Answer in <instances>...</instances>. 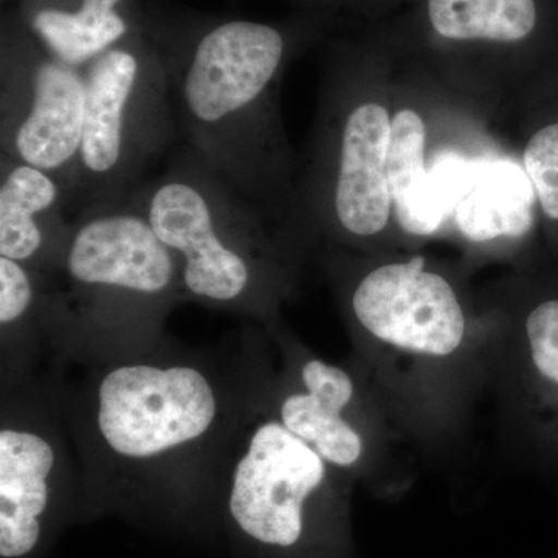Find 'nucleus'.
Instances as JSON below:
<instances>
[{"label":"nucleus","mask_w":558,"mask_h":558,"mask_svg":"<svg viewBox=\"0 0 558 558\" xmlns=\"http://www.w3.org/2000/svg\"><path fill=\"white\" fill-rule=\"evenodd\" d=\"M170 83L175 119L193 149L242 196L288 226L292 156L279 87L299 38L252 20L145 17Z\"/></svg>","instance_id":"1"},{"label":"nucleus","mask_w":558,"mask_h":558,"mask_svg":"<svg viewBox=\"0 0 558 558\" xmlns=\"http://www.w3.org/2000/svg\"><path fill=\"white\" fill-rule=\"evenodd\" d=\"M179 267L182 295L216 310L266 317L292 281L288 230L216 174L193 149L126 197ZM278 222V220H277ZM281 223V222H279Z\"/></svg>","instance_id":"2"},{"label":"nucleus","mask_w":558,"mask_h":558,"mask_svg":"<svg viewBox=\"0 0 558 558\" xmlns=\"http://www.w3.org/2000/svg\"><path fill=\"white\" fill-rule=\"evenodd\" d=\"M368 61L354 47L333 58L310 168L290 201L288 227L299 241L325 236L368 247L395 226L388 179L392 100L374 86Z\"/></svg>","instance_id":"3"},{"label":"nucleus","mask_w":558,"mask_h":558,"mask_svg":"<svg viewBox=\"0 0 558 558\" xmlns=\"http://www.w3.org/2000/svg\"><path fill=\"white\" fill-rule=\"evenodd\" d=\"M53 293V325L110 336H148L182 299L179 267L128 199L83 209Z\"/></svg>","instance_id":"4"},{"label":"nucleus","mask_w":558,"mask_h":558,"mask_svg":"<svg viewBox=\"0 0 558 558\" xmlns=\"http://www.w3.org/2000/svg\"><path fill=\"white\" fill-rule=\"evenodd\" d=\"M86 116L75 201L83 209L126 199L174 135V106L146 31L86 69Z\"/></svg>","instance_id":"5"},{"label":"nucleus","mask_w":558,"mask_h":558,"mask_svg":"<svg viewBox=\"0 0 558 558\" xmlns=\"http://www.w3.org/2000/svg\"><path fill=\"white\" fill-rule=\"evenodd\" d=\"M223 411L218 377L190 360H123L102 371L92 392L98 447L130 472L168 468L205 447Z\"/></svg>","instance_id":"6"},{"label":"nucleus","mask_w":558,"mask_h":558,"mask_svg":"<svg viewBox=\"0 0 558 558\" xmlns=\"http://www.w3.org/2000/svg\"><path fill=\"white\" fill-rule=\"evenodd\" d=\"M86 116V73L54 58L20 16L2 25L0 159L53 175L75 201Z\"/></svg>","instance_id":"7"},{"label":"nucleus","mask_w":558,"mask_h":558,"mask_svg":"<svg viewBox=\"0 0 558 558\" xmlns=\"http://www.w3.org/2000/svg\"><path fill=\"white\" fill-rule=\"evenodd\" d=\"M347 310L360 336L396 357L442 363L468 348L464 300L422 256L363 270L349 286Z\"/></svg>","instance_id":"8"},{"label":"nucleus","mask_w":558,"mask_h":558,"mask_svg":"<svg viewBox=\"0 0 558 558\" xmlns=\"http://www.w3.org/2000/svg\"><path fill=\"white\" fill-rule=\"evenodd\" d=\"M328 478V462L317 451L277 416L264 418L248 429L231 464V517L256 542L292 548L303 535L307 501Z\"/></svg>","instance_id":"9"},{"label":"nucleus","mask_w":558,"mask_h":558,"mask_svg":"<svg viewBox=\"0 0 558 558\" xmlns=\"http://www.w3.org/2000/svg\"><path fill=\"white\" fill-rule=\"evenodd\" d=\"M411 44L438 64L501 68L537 38L539 0H414Z\"/></svg>","instance_id":"10"},{"label":"nucleus","mask_w":558,"mask_h":558,"mask_svg":"<svg viewBox=\"0 0 558 558\" xmlns=\"http://www.w3.org/2000/svg\"><path fill=\"white\" fill-rule=\"evenodd\" d=\"M68 191L46 171L0 159V256L60 271L73 222L64 218Z\"/></svg>","instance_id":"11"},{"label":"nucleus","mask_w":558,"mask_h":558,"mask_svg":"<svg viewBox=\"0 0 558 558\" xmlns=\"http://www.w3.org/2000/svg\"><path fill=\"white\" fill-rule=\"evenodd\" d=\"M60 468L57 439L32 422L0 429V556L21 558L36 548L40 519Z\"/></svg>","instance_id":"12"},{"label":"nucleus","mask_w":558,"mask_h":558,"mask_svg":"<svg viewBox=\"0 0 558 558\" xmlns=\"http://www.w3.org/2000/svg\"><path fill=\"white\" fill-rule=\"evenodd\" d=\"M299 384L279 400L278 421L317 451L329 468L357 469L365 458L366 444L348 417L357 398V385L351 374L312 357L301 363Z\"/></svg>","instance_id":"13"},{"label":"nucleus","mask_w":558,"mask_h":558,"mask_svg":"<svg viewBox=\"0 0 558 558\" xmlns=\"http://www.w3.org/2000/svg\"><path fill=\"white\" fill-rule=\"evenodd\" d=\"M513 359L529 442L558 472V289L542 290L524 304Z\"/></svg>","instance_id":"14"},{"label":"nucleus","mask_w":558,"mask_h":558,"mask_svg":"<svg viewBox=\"0 0 558 558\" xmlns=\"http://www.w3.org/2000/svg\"><path fill=\"white\" fill-rule=\"evenodd\" d=\"M436 148L432 123L417 102L392 106L388 156L392 219L403 234L416 240L438 233L449 216L435 183L442 163Z\"/></svg>","instance_id":"15"},{"label":"nucleus","mask_w":558,"mask_h":558,"mask_svg":"<svg viewBox=\"0 0 558 558\" xmlns=\"http://www.w3.org/2000/svg\"><path fill=\"white\" fill-rule=\"evenodd\" d=\"M20 17L54 58L80 69L145 31L135 0H22Z\"/></svg>","instance_id":"16"},{"label":"nucleus","mask_w":558,"mask_h":558,"mask_svg":"<svg viewBox=\"0 0 558 558\" xmlns=\"http://www.w3.org/2000/svg\"><path fill=\"white\" fill-rule=\"evenodd\" d=\"M521 163L542 215L558 223V121L538 128L526 140Z\"/></svg>","instance_id":"17"},{"label":"nucleus","mask_w":558,"mask_h":558,"mask_svg":"<svg viewBox=\"0 0 558 558\" xmlns=\"http://www.w3.org/2000/svg\"><path fill=\"white\" fill-rule=\"evenodd\" d=\"M349 2L365 14H379L380 11L395 5V3L403 2V0H349Z\"/></svg>","instance_id":"18"},{"label":"nucleus","mask_w":558,"mask_h":558,"mask_svg":"<svg viewBox=\"0 0 558 558\" xmlns=\"http://www.w3.org/2000/svg\"><path fill=\"white\" fill-rule=\"evenodd\" d=\"M299 2L303 3V5H306L307 9L319 11V13H325V11H328L332 0H299Z\"/></svg>","instance_id":"19"}]
</instances>
